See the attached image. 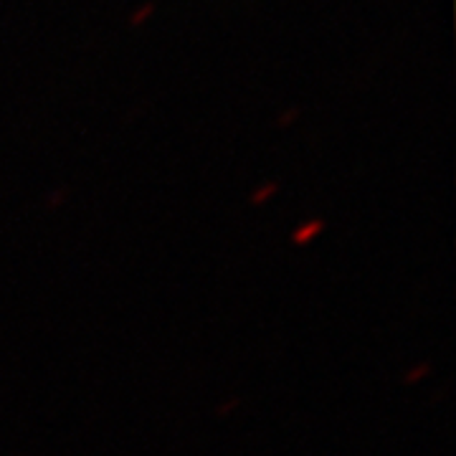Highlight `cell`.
<instances>
[{
	"label": "cell",
	"instance_id": "obj_1",
	"mask_svg": "<svg viewBox=\"0 0 456 456\" xmlns=\"http://www.w3.org/2000/svg\"><path fill=\"white\" fill-rule=\"evenodd\" d=\"M322 228H325V224H322V221H310V224H305V226L294 231L292 241L297 246L310 244V241H314V239L320 236V231H322Z\"/></svg>",
	"mask_w": 456,
	"mask_h": 456
},
{
	"label": "cell",
	"instance_id": "obj_2",
	"mask_svg": "<svg viewBox=\"0 0 456 456\" xmlns=\"http://www.w3.org/2000/svg\"><path fill=\"white\" fill-rule=\"evenodd\" d=\"M274 191H277V185H266V188H261L259 196H254V198H251V200H254V203H264V200L272 196Z\"/></svg>",
	"mask_w": 456,
	"mask_h": 456
},
{
	"label": "cell",
	"instance_id": "obj_3",
	"mask_svg": "<svg viewBox=\"0 0 456 456\" xmlns=\"http://www.w3.org/2000/svg\"><path fill=\"white\" fill-rule=\"evenodd\" d=\"M421 373H426V368H421V370H411V373H408V383L419 380V378H421Z\"/></svg>",
	"mask_w": 456,
	"mask_h": 456
}]
</instances>
